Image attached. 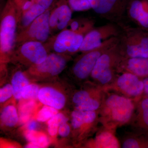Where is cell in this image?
<instances>
[{
  "label": "cell",
  "instance_id": "obj_31",
  "mask_svg": "<svg viewBox=\"0 0 148 148\" xmlns=\"http://www.w3.org/2000/svg\"><path fill=\"white\" fill-rule=\"evenodd\" d=\"M143 121L148 126V98L144 99L141 103Z\"/></svg>",
  "mask_w": 148,
  "mask_h": 148
},
{
  "label": "cell",
  "instance_id": "obj_1",
  "mask_svg": "<svg viewBox=\"0 0 148 148\" xmlns=\"http://www.w3.org/2000/svg\"><path fill=\"white\" fill-rule=\"evenodd\" d=\"M21 10L16 0H8L1 14L0 53L1 62L10 60L16 44V29Z\"/></svg>",
  "mask_w": 148,
  "mask_h": 148
},
{
  "label": "cell",
  "instance_id": "obj_30",
  "mask_svg": "<svg viewBox=\"0 0 148 148\" xmlns=\"http://www.w3.org/2000/svg\"><path fill=\"white\" fill-rule=\"evenodd\" d=\"M90 97L89 92L86 90H80L76 92L73 98V101L75 104L81 103Z\"/></svg>",
  "mask_w": 148,
  "mask_h": 148
},
{
  "label": "cell",
  "instance_id": "obj_5",
  "mask_svg": "<svg viewBox=\"0 0 148 148\" xmlns=\"http://www.w3.org/2000/svg\"><path fill=\"white\" fill-rule=\"evenodd\" d=\"M123 58L118 42L99 57L91 72V77L102 84L110 82L113 75V68L118 67Z\"/></svg>",
  "mask_w": 148,
  "mask_h": 148
},
{
  "label": "cell",
  "instance_id": "obj_26",
  "mask_svg": "<svg viewBox=\"0 0 148 148\" xmlns=\"http://www.w3.org/2000/svg\"><path fill=\"white\" fill-rule=\"evenodd\" d=\"M99 102L90 97L81 103L75 105L76 110L83 111H94L99 108Z\"/></svg>",
  "mask_w": 148,
  "mask_h": 148
},
{
  "label": "cell",
  "instance_id": "obj_3",
  "mask_svg": "<svg viewBox=\"0 0 148 148\" xmlns=\"http://www.w3.org/2000/svg\"><path fill=\"white\" fill-rule=\"evenodd\" d=\"M118 41V37H112L96 48L82 52V55L76 61L72 69L75 76L80 79H84L89 76L99 57Z\"/></svg>",
  "mask_w": 148,
  "mask_h": 148
},
{
  "label": "cell",
  "instance_id": "obj_35",
  "mask_svg": "<svg viewBox=\"0 0 148 148\" xmlns=\"http://www.w3.org/2000/svg\"><path fill=\"white\" fill-rule=\"evenodd\" d=\"M38 123L34 120L31 121L27 125V128L29 130H36L38 128Z\"/></svg>",
  "mask_w": 148,
  "mask_h": 148
},
{
  "label": "cell",
  "instance_id": "obj_28",
  "mask_svg": "<svg viewBox=\"0 0 148 148\" xmlns=\"http://www.w3.org/2000/svg\"><path fill=\"white\" fill-rule=\"evenodd\" d=\"M35 104L34 101H31L25 103L22 106L20 114V120L21 122H25L29 120L30 114L32 110L34 108Z\"/></svg>",
  "mask_w": 148,
  "mask_h": 148
},
{
  "label": "cell",
  "instance_id": "obj_6",
  "mask_svg": "<svg viewBox=\"0 0 148 148\" xmlns=\"http://www.w3.org/2000/svg\"><path fill=\"white\" fill-rule=\"evenodd\" d=\"M68 56L65 54L53 53L49 54L45 60L29 67L27 73L35 79L42 80L58 76L66 68Z\"/></svg>",
  "mask_w": 148,
  "mask_h": 148
},
{
  "label": "cell",
  "instance_id": "obj_11",
  "mask_svg": "<svg viewBox=\"0 0 148 148\" xmlns=\"http://www.w3.org/2000/svg\"><path fill=\"white\" fill-rule=\"evenodd\" d=\"M72 12L67 0H58L56 7L51 11V31H61L66 29L72 20Z\"/></svg>",
  "mask_w": 148,
  "mask_h": 148
},
{
  "label": "cell",
  "instance_id": "obj_24",
  "mask_svg": "<svg viewBox=\"0 0 148 148\" xmlns=\"http://www.w3.org/2000/svg\"><path fill=\"white\" fill-rule=\"evenodd\" d=\"M58 113V110L57 109L45 105L38 112L36 119L37 121L44 122L49 120Z\"/></svg>",
  "mask_w": 148,
  "mask_h": 148
},
{
  "label": "cell",
  "instance_id": "obj_18",
  "mask_svg": "<svg viewBox=\"0 0 148 148\" xmlns=\"http://www.w3.org/2000/svg\"><path fill=\"white\" fill-rule=\"evenodd\" d=\"M96 115L94 111L76 110L71 114V124L74 129H78L85 124H90L95 121Z\"/></svg>",
  "mask_w": 148,
  "mask_h": 148
},
{
  "label": "cell",
  "instance_id": "obj_25",
  "mask_svg": "<svg viewBox=\"0 0 148 148\" xmlns=\"http://www.w3.org/2000/svg\"><path fill=\"white\" fill-rule=\"evenodd\" d=\"M40 88L35 84H29L22 89L21 95L24 99H38Z\"/></svg>",
  "mask_w": 148,
  "mask_h": 148
},
{
  "label": "cell",
  "instance_id": "obj_20",
  "mask_svg": "<svg viewBox=\"0 0 148 148\" xmlns=\"http://www.w3.org/2000/svg\"><path fill=\"white\" fill-rule=\"evenodd\" d=\"M11 83L14 97L16 100H19L22 98L21 92L22 89L29 84V80L23 72L18 71L13 74Z\"/></svg>",
  "mask_w": 148,
  "mask_h": 148
},
{
  "label": "cell",
  "instance_id": "obj_32",
  "mask_svg": "<svg viewBox=\"0 0 148 148\" xmlns=\"http://www.w3.org/2000/svg\"><path fill=\"white\" fill-rule=\"evenodd\" d=\"M71 132V127L67 122L63 123L59 126L58 130V133L61 137H67Z\"/></svg>",
  "mask_w": 148,
  "mask_h": 148
},
{
  "label": "cell",
  "instance_id": "obj_13",
  "mask_svg": "<svg viewBox=\"0 0 148 148\" xmlns=\"http://www.w3.org/2000/svg\"><path fill=\"white\" fill-rule=\"evenodd\" d=\"M126 16L140 29H148V12L144 8L142 0H128Z\"/></svg>",
  "mask_w": 148,
  "mask_h": 148
},
{
  "label": "cell",
  "instance_id": "obj_8",
  "mask_svg": "<svg viewBox=\"0 0 148 148\" xmlns=\"http://www.w3.org/2000/svg\"><path fill=\"white\" fill-rule=\"evenodd\" d=\"M50 8L35 19L25 29L17 34L16 44L30 41L40 42L44 43L48 39L51 30L49 25Z\"/></svg>",
  "mask_w": 148,
  "mask_h": 148
},
{
  "label": "cell",
  "instance_id": "obj_12",
  "mask_svg": "<svg viewBox=\"0 0 148 148\" xmlns=\"http://www.w3.org/2000/svg\"><path fill=\"white\" fill-rule=\"evenodd\" d=\"M38 99L43 105L59 110L65 107L66 96L63 92L51 86H46L40 88Z\"/></svg>",
  "mask_w": 148,
  "mask_h": 148
},
{
  "label": "cell",
  "instance_id": "obj_4",
  "mask_svg": "<svg viewBox=\"0 0 148 148\" xmlns=\"http://www.w3.org/2000/svg\"><path fill=\"white\" fill-rule=\"evenodd\" d=\"M48 54L47 49L43 43L30 41L19 45L14 51L10 60L29 68L42 63Z\"/></svg>",
  "mask_w": 148,
  "mask_h": 148
},
{
  "label": "cell",
  "instance_id": "obj_14",
  "mask_svg": "<svg viewBox=\"0 0 148 148\" xmlns=\"http://www.w3.org/2000/svg\"><path fill=\"white\" fill-rule=\"evenodd\" d=\"M118 86L127 95L136 96L140 95L144 90V83L138 76L130 73H124L117 81Z\"/></svg>",
  "mask_w": 148,
  "mask_h": 148
},
{
  "label": "cell",
  "instance_id": "obj_27",
  "mask_svg": "<svg viewBox=\"0 0 148 148\" xmlns=\"http://www.w3.org/2000/svg\"><path fill=\"white\" fill-rule=\"evenodd\" d=\"M67 2L73 11H84L91 9L89 0H67Z\"/></svg>",
  "mask_w": 148,
  "mask_h": 148
},
{
  "label": "cell",
  "instance_id": "obj_9",
  "mask_svg": "<svg viewBox=\"0 0 148 148\" xmlns=\"http://www.w3.org/2000/svg\"><path fill=\"white\" fill-rule=\"evenodd\" d=\"M122 27L115 23L108 24L94 28L84 36L79 51L84 52L100 46L106 40L114 37H118Z\"/></svg>",
  "mask_w": 148,
  "mask_h": 148
},
{
  "label": "cell",
  "instance_id": "obj_17",
  "mask_svg": "<svg viewBox=\"0 0 148 148\" xmlns=\"http://www.w3.org/2000/svg\"><path fill=\"white\" fill-rule=\"evenodd\" d=\"M46 10L38 3H34L29 9L21 14L18 22L20 31L27 28L36 18Z\"/></svg>",
  "mask_w": 148,
  "mask_h": 148
},
{
  "label": "cell",
  "instance_id": "obj_29",
  "mask_svg": "<svg viewBox=\"0 0 148 148\" xmlns=\"http://www.w3.org/2000/svg\"><path fill=\"white\" fill-rule=\"evenodd\" d=\"M13 95V90L12 85H5L0 89V102L3 103Z\"/></svg>",
  "mask_w": 148,
  "mask_h": 148
},
{
  "label": "cell",
  "instance_id": "obj_15",
  "mask_svg": "<svg viewBox=\"0 0 148 148\" xmlns=\"http://www.w3.org/2000/svg\"><path fill=\"white\" fill-rule=\"evenodd\" d=\"M118 67L124 70V73H131L138 77L148 76V58H123Z\"/></svg>",
  "mask_w": 148,
  "mask_h": 148
},
{
  "label": "cell",
  "instance_id": "obj_10",
  "mask_svg": "<svg viewBox=\"0 0 148 148\" xmlns=\"http://www.w3.org/2000/svg\"><path fill=\"white\" fill-rule=\"evenodd\" d=\"M106 105L110 111L113 119L119 122L128 121L134 110L133 103L130 99L118 95L110 96Z\"/></svg>",
  "mask_w": 148,
  "mask_h": 148
},
{
  "label": "cell",
  "instance_id": "obj_34",
  "mask_svg": "<svg viewBox=\"0 0 148 148\" xmlns=\"http://www.w3.org/2000/svg\"><path fill=\"white\" fill-rule=\"evenodd\" d=\"M54 1V0H36L34 3H38L45 9L46 10H47L50 8Z\"/></svg>",
  "mask_w": 148,
  "mask_h": 148
},
{
  "label": "cell",
  "instance_id": "obj_36",
  "mask_svg": "<svg viewBox=\"0 0 148 148\" xmlns=\"http://www.w3.org/2000/svg\"><path fill=\"white\" fill-rule=\"evenodd\" d=\"M144 83V89L148 95V77L146 78L143 81Z\"/></svg>",
  "mask_w": 148,
  "mask_h": 148
},
{
  "label": "cell",
  "instance_id": "obj_21",
  "mask_svg": "<svg viewBox=\"0 0 148 148\" xmlns=\"http://www.w3.org/2000/svg\"><path fill=\"white\" fill-rule=\"evenodd\" d=\"M1 120L2 124L5 127L15 126L19 120L15 107L13 105H8L5 107L1 113Z\"/></svg>",
  "mask_w": 148,
  "mask_h": 148
},
{
  "label": "cell",
  "instance_id": "obj_16",
  "mask_svg": "<svg viewBox=\"0 0 148 148\" xmlns=\"http://www.w3.org/2000/svg\"><path fill=\"white\" fill-rule=\"evenodd\" d=\"M75 33L70 29H65L61 31L50 44L54 52L62 54L68 53Z\"/></svg>",
  "mask_w": 148,
  "mask_h": 148
},
{
  "label": "cell",
  "instance_id": "obj_19",
  "mask_svg": "<svg viewBox=\"0 0 148 148\" xmlns=\"http://www.w3.org/2000/svg\"><path fill=\"white\" fill-rule=\"evenodd\" d=\"M25 138L30 143L25 148H45L49 144L48 139L45 134L36 130H27L25 133Z\"/></svg>",
  "mask_w": 148,
  "mask_h": 148
},
{
  "label": "cell",
  "instance_id": "obj_2",
  "mask_svg": "<svg viewBox=\"0 0 148 148\" xmlns=\"http://www.w3.org/2000/svg\"><path fill=\"white\" fill-rule=\"evenodd\" d=\"M118 45L123 58H148V34L139 27H122Z\"/></svg>",
  "mask_w": 148,
  "mask_h": 148
},
{
  "label": "cell",
  "instance_id": "obj_23",
  "mask_svg": "<svg viewBox=\"0 0 148 148\" xmlns=\"http://www.w3.org/2000/svg\"><path fill=\"white\" fill-rule=\"evenodd\" d=\"M68 118L61 113H58L48 121V131L51 136H55L58 132L59 126L67 122Z\"/></svg>",
  "mask_w": 148,
  "mask_h": 148
},
{
  "label": "cell",
  "instance_id": "obj_33",
  "mask_svg": "<svg viewBox=\"0 0 148 148\" xmlns=\"http://www.w3.org/2000/svg\"><path fill=\"white\" fill-rule=\"evenodd\" d=\"M122 148H140L139 143L134 139H129L125 140L123 144Z\"/></svg>",
  "mask_w": 148,
  "mask_h": 148
},
{
  "label": "cell",
  "instance_id": "obj_22",
  "mask_svg": "<svg viewBox=\"0 0 148 148\" xmlns=\"http://www.w3.org/2000/svg\"><path fill=\"white\" fill-rule=\"evenodd\" d=\"M97 147L117 148L119 147V143L116 138L112 133L108 132H102L96 140Z\"/></svg>",
  "mask_w": 148,
  "mask_h": 148
},
{
  "label": "cell",
  "instance_id": "obj_7",
  "mask_svg": "<svg viewBox=\"0 0 148 148\" xmlns=\"http://www.w3.org/2000/svg\"><path fill=\"white\" fill-rule=\"evenodd\" d=\"M92 9L98 15L123 27L126 16L128 0H89Z\"/></svg>",
  "mask_w": 148,
  "mask_h": 148
}]
</instances>
